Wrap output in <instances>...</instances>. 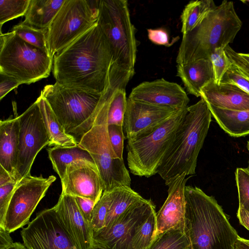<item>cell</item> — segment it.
<instances>
[{
	"label": "cell",
	"instance_id": "cell-11",
	"mask_svg": "<svg viewBox=\"0 0 249 249\" xmlns=\"http://www.w3.org/2000/svg\"><path fill=\"white\" fill-rule=\"evenodd\" d=\"M56 179L53 175L44 178L42 175H30L21 179L14 191L1 228L11 233L28 224L36 206Z\"/></svg>",
	"mask_w": 249,
	"mask_h": 249
},
{
	"label": "cell",
	"instance_id": "cell-45",
	"mask_svg": "<svg viewBox=\"0 0 249 249\" xmlns=\"http://www.w3.org/2000/svg\"><path fill=\"white\" fill-rule=\"evenodd\" d=\"M14 181H17L3 167L0 165V186Z\"/></svg>",
	"mask_w": 249,
	"mask_h": 249
},
{
	"label": "cell",
	"instance_id": "cell-22",
	"mask_svg": "<svg viewBox=\"0 0 249 249\" xmlns=\"http://www.w3.org/2000/svg\"><path fill=\"white\" fill-rule=\"evenodd\" d=\"M177 75L182 80L187 92L200 97L201 89L214 80L212 63L210 59H200L178 64Z\"/></svg>",
	"mask_w": 249,
	"mask_h": 249
},
{
	"label": "cell",
	"instance_id": "cell-2",
	"mask_svg": "<svg viewBox=\"0 0 249 249\" xmlns=\"http://www.w3.org/2000/svg\"><path fill=\"white\" fill-rule=\"evenodd\" d=\"M185 196L193 249H234L239 236L215 198L191 186H185Z\"/></svg>",
	"mask_w": 249,
	"mask_h": 249
},
{
	"label": "cell",
	"instance_id": "cell-3",
	"mask_svg": "<svg viewBox=\"0 0 249 249\" xmlns=\"http://www.w3.org/2000/svg\"><path fill=\"white\" fill-rule=\"evenodd\" d=\"M212 114L202 98L188 107L173 140L162 160L158 174L165 181L185 173L196 174L198 154L207 135Z\"/></svg>",
	"mask_w": 249,
	"mask_h": 249
},
{
	"label": "cell",
	"instance_id": "cell-48",
	"mask_svg": "<svg viewBox=\"0 0 249 249\" xmlns=\"http://www.w3.org/2000/svg\"><path fill=\"white\" fill-rule=\"evenodd\" d=\"M240 55L249 64V53H239Z\"/></svg>",
	"mask_w": 249,
	"mask_h": 249
},
{
	"label": "cell",
	"instance_id": "cell-28",
	"mask_svg": "<svg viewBox=\"0 0 249 249\" xmlns=\"http://www.w3.org/2000/svg\"><path fill=\"white\" fill-rule=\"evenodd\" d=\"M147 249H193V247L185 225L158 234Z\"/></svg>",
	"mask_w": 249,
	"mask_h": 249
},
{
	"label": "cell",
	"instance_id": "cell-7",
	"mask_svg": "<svg viewBox=\"0 0 249 249\" xmlns=\"http://www.w3.org/2000/svg\"><path fill=\"white\" fill-rule=\"evenodd\" d=\"M40 94L48 102L67 133L76 140L91 127L101 94L65 87L56 82L46 85Z\"/></svg>",
	"mask_w": 249,
	"mask_h": 249
},
{
	"label": "cell",
	"instance_id": "cell-25",
	"mask_svg": "<svg viewBox=\"0 0 249 249\" xmlns=\"http://www.w3.org/2000/svg\"><path fill=\"white\" fill-rule=\"evenodd\" d=\"M47 152L53 167L62 181L67 166L71 163L84 161L95 164L89 152L78 145L71 147L54 146L48 148Z\"/></svg>",
	"mask_w": 249,
	"mask_h": 249
},
{
	"label": "cell",
	"instance_id": "cell-18",
	"mask_svg": "<svg viewBox=\"0 0 249 249\" xmlns=\"http://www.w3.org/2000/svg\"><path fill=\"white\" fill-rule=\"evenodd\" d=\"M185 173L165 181L168 196L156 213V237L170 229L186 225L185 188L188 178Z\"/></svg>",
	"mask_w": 249,
	"mask_h": 249
},
{
	"label": "cell",
	"instance_id": "cell-12",
	"mask_svg": "<svg viewBox=\"0 0 249 249\" xmlns=\"http://www.w3.org/2000/svg\"><path fill=\"white\" fill-rule=\"evenodd\" d=\"M19 122L17 180L31 175L32 165L39 151L50 143V137L36 101L18 116Z\"/></svg>",
	"mask_w": 249,
	"mask_h": 249
},
{
	"label": "cell",
	"instance_id": "cell-46",
	"mask_svg": "<svg viewBox=\"0 0 249 249\" xmlns=\"http://www.w3.org/2000/svg\"><path fill=\"white\" fill-rule=\"evenodd\" d=\"M234 249H249V240L238 236Z\"/></svg>",
	"mask_w": 249,
	"mask_h": 249
},
{
	"label": "cell",
	"instance_id": "cell-17",
	"mask_svg": "<svg viewBox=\"0 0 249 249\" xmlns=\"http://www.w3.org/2000/svg\"><path fill=\"white\" fill-rule=\"evenodd\" d=\"M128 98L177 111L187 108L190 101L180 85L163 78L140 84L132 89Z\"/></svg>",
	"mask_w": 249,
	"mask_h": 249
},
{
	"label": "cell",
	"instance_id": "cell-33",
	"mask_svg": "<svg viewBox=\"0 0 249 249\" xmlns=\"http://www.w3.org/2000/svg\"><path fill=\"white\" fill-rule=\"evenodd\" d=\"M111 200V192H104L101 198L95 205L90 223L92 232L98 231L105 227Z\"/></svg>",
	"mask_w": 249,
	"mask_h": 249
},
{
	"label": "cell",
	"instance_id": "cell-30",
	"mask_svg": "<svg viewBox=\"0 0 249 249\" xmlns=\"http://www.w3.org/2000/svg\"><path fill=\"white\" fill-rule=\"evenodd\" d=\"M216 6L212 0L190 1L185 6L181 15V32L183 35L192 30L206 14Z\"/></svg>",
	"mask_w": 249,
	"mask_h": 249
},
{
	"label": "cell",
	"instance_id": "cell-8",
	"mask_svg": "<svg viewBox=\"0 0 249 249\" xmlns=\"http://www.w3.org/2000/svg\"><path fill=\"white\" fill-rule=\"evenodd\" d=\"M0 72L22 84L48 77L53 66L50 53L26 42L13 31L0 35Z\"/></svg>",
	"mask_w": 249,
	"mask_h": 249
},
{
	"label": "cell",
	"instance_id": "cell-29",
	"mask_svg": "<svg viewBox=\"0 0 249 249\" xmlns=\"http://www.w3.org/2000/svg\"><path fill=\"white\" fill-rule=\"evenodd\" d=\"M156 212L154 205L135 227L132 249H147L156 237Z\"/></svg>",
	"mask_w": 249,
	"mask_h": 249
},
{
	"label": "cell",
	"instance_id": "cell-21",
	"mask_svg": "<svg viewBox=\"0 0 249 249\" xmlns=\"http://www.w3.org/2000/svg\"><path fill=\"white\" fill-rule=\"evenodd\" d=\"M19 122L18 116L0 122V165L17 181Z\"/></svg>",
	"mask_w": 249,
	"mask_h": 249
},
{
	"label": "cell",
	"instance_id": "cell-43",
	"mask_svg": "<svg viewBox=\"0 0 249 249\" xmlns=\"http://www.w3.org/2000/svg\"><path fill=\"white\" fill-rule=\"evenodd\" d=\"M14 243L10 232L0 227V249H4Z\"/></svg>",
	"mask_w": 249,
	"mask_h": 249
},
{
	"label": "cell",
	"instance_id": "cell-10",
	"mask_svg": "<svg viewBox=\"0 0 249 249\" xmlns=\"http://www.w3.org/2000/svg\"><path fill=\"white\" fill-rule=\"evenodd\" d=\"M99 2L65 0L48 29V47L52 57L97 22Z\"/></svg>",
	"mask_w": 249,
	"mask_h": 249
},
{
	"label": "cell",
	"instance_id": "cell-39",
	"mask_svg": "<svg viewBox=\"0 0 249 249\" xmlns=\"http://www.w3.org/2000/svg\"><path fill=\"white\" fill-rule=\"evenodd\" d=\"M225 53L230 62L237 66L243 73L249 78V64L232 49L229 45L225 48Z\"/></svg>",
	"mask_w": 249,
	"mask_h": 249
},
{
	"label": "cell",
	"instance_id": "cell-5",
	"mask_svg": "<svg viewBox=\"0 0 249 249\" xmlns=\"http://www.w3.org/2000/svg\"><path fill=\"white\" fill-rule=\"evenodd\" d=\"M107 95L106 91L96 111L90 128L80 138L78 145L91 156L104 185V192L130 187L131 178L124 160L111 146L107 130Z\"/></svg>",
	"mask_w": 249,
	"mask_h": 249
},
{
	"label": "cell",
	"instance_id": "cell-14",
	"mask_svg": "<svg viewBox=\"0 0 249 249\" xmlns=\"http://www.w3.org/2000/svg\"><path fill=\"white\" fill-rule=\"evenodd\" d=\"M154 205L151 199H146L134 204L109 226L93 231L94 243L107 249H132L135 227Z\"/></svg>",
	"mask_w": 249,
	"mask_h": 249
},
{
	"label": "cell",
	"instance_id": "cell-1",
	"mask_svg": "<svg viewBox=\"0 0 249 249\" xmlns=\"http://www.w3.org/2000/svg\"><path fill=\"white\" fill-rule=\"evenodd\" d=\"M112 54L97 22L53 56L56 82L69 88L103 94L109 85Z\"/></svg>",
	"mask_w": 249,
	"mask_h": 249
},
{
	"label": "cell",
	"instance_id": "cell-40",
	"mask_svg": "<svg viewBox=\"0 0 249 249\" xmlns=\"http://www.w3.org/2000/svg\"><path fill=\"white\" fill-rule=\"evenodd\" d=\"M21 84L22 83L16 79L0 72V100Z\"/></svg>",
	"mask_w": 249,
	"mask_h": 249
},
{
	"label": "cell",
	"instance_id": "cell-4",
	"mask_svg": "<svg viewBox=\"0 0 249 249\" xmlns=\"http://www.w3.org/2000/svg\"><path fill=\"white\" fill-rule=\"evenodd\" d=\"M242 25L233 2L223 0L206 14L192 30L183 35L177 64L210 59L215 49L225 48L233 42Z\"/></svg>",
	"mask_w": 249,
	"mask_h": 249
},
{
	"label": "cell",
	"instance_id": "cell-24",
	"mask_svg": "<svg viewBox=\"0 0 249 249\" xmlns=\"http://www.w3.org/2000/svg\"><path fill=\"white\" fill-rule=\"evenodd\" d=\"M65 0H30L23 23L48 29Z\"/></svg>",
	"mask_w": 249,
	"mask_h": 249
},
{
	"label": "cell",
	"instance_id": "cell-38",
	"mask_svg": "<svg viewBox=\"0 0 249 249\" xmlns=\"http://www.w3.org/2000/svg\"><path fill=\"white\" fill-rule=\"evenodd\" d=\"M19 181L10 182L0 186V227L3 226L8 206Z\"/></svg>",
	"mask_w": 249,
	"mask_h": 249
},
{
	"label": "cell",
	"instance_id": "cell-9",
	"mask_svg": "<svg viewBox=\"0 0 249 249\" xmlns=\"http://www.w3.org/2000/svg\"><path fill=\"white\" fill-rule=\"evenodd\" d=\"M187 108L178 111L150 134L135 140H127V165L132 174L149 178L158 173Z\"/></svg>",
	"mask_w": 249,
	"mask_h": 249
},
{
	"label": "cell",
	"instance_id": "cell-20",
	"mask_svg": "<svg viewBox=\"0 0 249 249\" xmlns=\"http://www.w3.org/2000/svg\"><path fill=\"white\" fill-rule=\"evenodd\" d=\"M201 98L208 105L236 111L249 110V94L235 84L212 81L201 90Z\"/></svg>",
	"mask_w": 249,
	"mask_h": 249
},
{
	"label": "cell",
	"instance_id": "cell-13",
	"mask_svg": "<svg viewBox=\"0 0 249 249\" xmlns=\"http://www.w3.org/2000/svg\"><path fill=\"white\" fill-rule=\"evenodd\" d=\"M20 234L28 249H80L63 226L53 207L38 213L22 228Z\"/></svg>",
	"mask_w": 249,
	"mask_h": 249
},
{
	"label": "cell",
	"instance_id": "cell-34",
	"mask_svg": "<svg viewBox=\"0 0 249 249\" xmlns=\"http://www.w3.org/2000/svg\"><path fill=\"white\" fill-rule=\"evenodd\" d=\"M239 207L249 212V171L246 168H237L235 172Z\"/></svg>",
	"mask_w": 249,
	"mask_h": 249
},
{
	"label": "cell",
	"instance_id": "cell-26",
	"mask_svg": "<svg viewBox=\"0 0 249 249\" xmlns=\"http://www.w3.org/2000/svg\"><path fill=\"white\" fill-rule=\"evenodd\" d=\"M36 101L50 137L49 145L71 147L78 145L76 140L68 134L58 121L51 107L41 94Z\"/></svg>",
	"mask_w": 249,
	"mask_h": 249
},
{
	"label": "cell",
	"instance_id": "cell-49",
	"mask_svg": "<svg viewBox=\"0 0 249 249\" xmlns=\"http://www.w3.org/2000/svg\"><path fill=\"white\" fill-rule=\"evenodd\" d=\"M92 249H106V248H105L102 246H100L98 244L94 243V245H93V248Z\"/></svg>",
	"mask_w": 249,
	"mask_h": 249
},
{
	"label": "cell",
	"instance_id": "cell-19",
	"mask_svg": "<svg viewBox=\"0 0 249 249\" xmlns=\"http://www.w3.org/2000/svg\"><path fill=\"white\" fill-rule=\"evenodd\" d=\"M65 230L80 249H92L93 232L90 224L84 218L74 197L61 192L53 207Z\"/></svg>",
	"mask_w": 249,
	"mask_h": 249
},
{
	"label": "cell",
	"instance_id": "cell-42",
	"mask_svg": "<svg viewBox=\"0 0 249 249\" xmlns=\"http://www.w3.org/2000/svg\"><path fill=\"white\" fill-rule=\"evenodd\" d=\"M74 197L79 211L86 221L90 224L92 211L97 203L89 199Z\"/></svg>",
	"mask_w": 249,
	"mask_h": 249
},
{
	"label": "cell",
	"instance_id": "cell-36",
	"mask_svg": "<svg viewBox=\"0 0 249 249\" xmlns=\"http://www.w3.org/2000/svg\"><path fill=\"white\" fill-rule=\"evenodd\" d=\"M220 83L235 84L249 94V78L233 63L223 75Z\"/></svg>",
	"mask_w": 249,
	"mask_h": 249
},
{
	"label": "cell",
	"instance_id": "cell-44",
	"mask_svg": "<svg viewBox=\"0 0 249 249\" xmlns=\"http://www.w3.org/2000/svg\"><path fill=\"white\" fill-rule=\"evenodd\" d=\"M237 216L240 223L249 231V212L239 207Z\"/></svg>",
	"mask_w": 249,
	"mask_h": 249
},
{
	"label": "cell",
	"instance_id": "cell-27",
	"mask_svg": "<svg viewBox=\"0 0 249 249\" xmlns=\"http://www.w3.org/2000/svg\"><path fill=\"white\" fill-rule=\"evenodd\" d=\"M111 193V200L105 227L109 226L132 205L144 199L130 187L118 188Z\"/></svg>",
	"mask_w": 249,
	"mask_h": 249
},
{
	"label": "cell",
	"instance_id": "cell-15",
	"mask_svg": "<svg viewBox=\"0 0 249 249\" xmlns=\"http://www.w3.org/2000/svg\"><path fill=\"white\" fill-rule=\"evenodd\" d=\"M178 111L128 98L123 125L126 139L135 140L150 134Z\"/></svg>",
	"mask_w": 249,
	"mask_h": 249
},
{
	"label": "cell",
	"instance_id": "cell-16",
	"mask_svg": "<svg viewBox=\"0 0 249 249\" xmlns=\"http://www.w3.org/2000/svg\"><path fill=\"white\" fill-rule=\"evenodd\" d=\"M62 193L92 200L97 203L104 185L95 165L79 161L69 165L61 181Z\"/></svg>",
	"mask_w": 249,
	"mask_h": 249
},
{
	"label": "cell",
	"instance_id": "cell-35",
	"mask_svg": "<svg viewBox=\"0 0 249 249\" xmlns=\"http://www.w3.org/2000/svg\"><path fill=\"white\" fill-rule=\"evenodd\" d=\"M210 59L213 67L214 82L219 84L231 63L225 53V48L222 47L215 49L212 53Z\"/></svg>",
	"mask_w": 249,
	"mask_h": 249
},
{
	"label": "cell",
	"instance_id": "cell-37",
	"mask_svg": "<svg viewBox=\"0 0 249 249\" xmlns=\"http://www.w3.org/2000/svg\"><path fill=\"white\" fill-rule=\"evenodd\" d=\"M123 126L108 125L107 130L110 143L113 151L118 158L124 160L123 157L124 136Z\"/></svg>",
	"mask_w": 249,
	"mask_h": 249
},
{
	"label": "cell",
	"instance_id": "cell-31",
	"mask_svg": "<svg viewBox=\"0 0 249 249\" xmlns=\"http://www.w3.org/2000/svg\"><path fill=\"white\" fill-rule=\"evenodd\" d=\"M11 31L30 44L49 52L47 43L48 29L37 28L22 22L14 26Z\"/></svg>",
	"mask_w": 249,
	"mask_h": 249
},
{
	"label": "cell",
	"instance_id": "cell-6",
	"mask_svg": "<svg viewBox=\"0 0 249 249\" xmlns=\"http://www.w3.org/2000/svg\"><path fill=\"white\" fill-rule=\"evenodd\" d=\"M97 23L112 54L111 68L134 74L137 42L127 1L100 0Z\"/></svg>",
	"mask_w": 249,
	"mask_h": 249
},
{
	"label": "cell",
	"instance_id": "cell-32",
	"mask_svg": "<svg viewBox=\"0 0 249 249\" xmlns=\"http://www.w3.org/2000/svg\"><path fill=\"white\" fill-rule=\"evenodd\" d=\"M30 0H0V25L25 16Z\"/></svg>",
	"mask_w": 249,
	"mask_h": 249
},
{
	"label": "cell",
	"instance_id": "cell-23",
	"mask_svg": "<svg viewBox=\"0 0 249 249\" xmlns=\"http://www.w3.org/2000/svg\"><path fill=\"white\" fill-rule=\"evenodd\" d=\"M208 106L212 116L230 136L240 137L249 134V110H231Z\"/></svg>",
	"mask_w": 249,
	"mask_h": 249
},
{
	"label": "cell",
	"instance_id": "cell-47",
	"mask_svg": "<svg viewBox=\"0 0 249 249\" xmlns=\"http://www.w3.org/2000/svg\"><path fill=\"white\" fill-rule=\"evenodd\" d=\"M4 249H28L25 246L20 242H14L12 245Z\"/></svg>",
	"mask_w": 249,
	"mask_h": 249
},
{
	"label": "cell",
	"instance_id": "cell-41",
	"mask_svg": "<svg viewBox=\"0 0 249 249\" xmlns=\"http://www.w3.org/2000/svg\"><path fill=\"white\" fill-rule=\"evenodd\" d=\"M148 37L153 43L170 46L169 37L167 31L162 28L147 29Z\"/></svg>",
	"mask_w": 249,
	"mask_h": 249
}]
</instances>
